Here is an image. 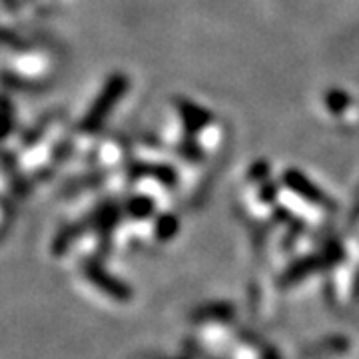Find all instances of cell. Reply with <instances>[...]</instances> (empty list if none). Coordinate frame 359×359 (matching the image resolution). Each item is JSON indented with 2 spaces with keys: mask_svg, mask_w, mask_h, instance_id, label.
Listing matches in <instances>:
<instances>
[{
  "mask_svg": "<svg viewBox=\"0 0 359 359\" xmlns=\"http://www.w3.org/2000/svg\"><path fill=\"white\" fill-rule=\"evenodd\" d=\"M278 192H280V186L278 184H273V182H262L259 184V202H264V204H273L276 202V198H278Z\"/></svg>",
  "mask_w": 359,
  "mask_h": 359,
  "instance_id": "ac0fdd59",
  "label": "cell"
},
{
  "mask_svg": "<svg viewBox=\"0 0 359 359\" xmlns=\"http://www.w3.org/2000/svg\"><path fill=\"white\" fill-rule=\"evenodd\" d=\"M126 90H128V78L124 76L122 72L112 74V76L106 80V84L100 90L98 98L88 108V112L80 120L78 130L82 134H94V132H98L104 126L108 114L114 110L116 104L120 102V98L124 96Z\"/></svg>",
  "mask_w": 359,
  "mask_h": 359,
  "instance_id": "6da1fadb",
  "label": "cell"
},
{
  "mask_svg": "<svg viewBox=\"0 0 359 359\" xmlns=\"http://www.w3.org/2000/svg\"><path fill=\"white\" fill-rule=\"evenodd\" d=\"M128 180L138 182L142 178H156L166 188H174L178 184V172L168 164H154V162H132L128 164Z\"/></svg>",
  "mask_w": 359,
  "mask_h": 359,
  "instance_id": "8992f818",
  "label": "cell"
},
{
  "mask_svg": "<svg viewBox=\"0 0 359 359\" xmlns=\"http://www.w3.org/2000/svg\"><path fill=\"white\" fill-rule=\"evenodd\" d=\"M4 86L13 90H25V92H40L44 90L42 82H34V80H26L20 74H14L8 68L4 70Z\"/></svg>",
  "mask_w": 359,
  "mask_h": 359,
  "instance_id": "9a60e30c",
  "label": "cell"
},
{
  "mask_svg": "<svg viewBox=\"0 0 359 359\" xmlns=\"http://www.w3.org/2000/svg\"><path fill=\"white\" fill-rule=\"evenodd\" d=\"M82 271H84L86 280H88L94 287H98L106 297L114 299L118 304H128V302H132L134 290H132L126 282H122L118 276L110 273L108 269L104 268L100 256L86 257V259L82 262Z\"/></svg>",
  "mask_w": 359,
  "mask_h": 359,
  "instance_id": "7a4b0ae2",
  "label": "cell"
},
{
  "mask_svg": "<svg viewBox=\"0 0 359 359\" xmlns=\"http://www.w3.org/2000/svg\"><path fill=\"white\" fill-rule=\"evenodd\" d=\"M351 349V341L346 335H327L320 341L308 346L304 351H302V358L304 359H320L325 358V355H341V353H347Z\"/></svg>",
  "mask_w": 359,
  "mask_h": 359,
  "instance_id": "52a82bcc",
  "label": "cell"
},
{
  "mask_svg": "<svg viewBox=\"0 0 359 359\" xmlns=\"http://www.w3.org/2000/svg\"><path fill=\"white\" fill-rule=\"evenodd\" d=\"M178 154L182 156L184 160L192 162V164H198V162L204 160V150H202V146H200V144L196 142V138H192V136H186L184 140L180 142Z\"/></svg>",
  "mask_w": 359,
  "mask_h": 359,
  "instance_id": "2e32d148",
  "label": "cell"
},
{
  "mask_svg": "<svg viewBox=\"0 0 359 359\" xmlns=\"http://www.w3.org/2000/svg\"><path fill=\"white\" fill-rule=\"evenodd\" d=\"M124 212L132 219H150L156 214V202L150 196L136 194L124 204Z\"/></svg>",
  "mask_w": 359,
  "mask_h": 359,
  "instance_id": "8fae6325",
  "label": "cell"
},
{
  "mask_svg": "<svg viewBox=\"0 0 359 359\" xmlns=\"http://www.w3.org/2000/svg\"><path fill=\"white\" fill-rule=\"evenodd\" d=\"M176 359H192L190 355H186V358H176Z\"/></svg>",
  "mask_w": 359,
  "mask_h": 359,
  "instance_id": "7402d4cb",
  "label": "cell"
},
{
  "mask_svg": "<svg viewBox=\"0 0 359 359\" xmlns=\"http://www.w3.org/2000/svg\"><path fill=\"white\" fill-rule=\"evenodd\" d=\"M349 104H351V98H349V94L344 92V90L334 88L325 94V106H327V110L332 114L341 116L349 108Z\"/></svg>",
  "mask_w": 359,
  "mask_h": 359,
  "instance_id": "5bb4252c",
  "label": "cell"
},
{
  "mask_svg": "<svg viewBox=\"0 0 359 359\" xmlns=\"http://www.w3.org/2000/svg\"><path fill=\"white\" fill-rule=\"evenodd\" d=\"M180 230V218L172 212L160 214L154 222V236L158 242H170Z\"/></svg>",
  "mask_w": 359,
  "mask_h": 359,
  "instance_id": "7c38bea8",
  "label": "cell"
},
{
  "mask_svg": "<svg viewBox=\"0 0 359 359\" xmlns=\"http://www.w3.org/2000/svg\"><path fill=\"white\" fill-rule=\"evenodd\" d=\"M347 224H349L351 228H355L359 224V186L358 190H355V196H353V205H351V210H349Z\"/></svg>",
  "mask_w": 359,
  "mask_h": 359,
  "instance_id": "ffe728a7",
  "label": "cell"
},
{
  "mask_svg": "<svg viewBox=\"0 0 359 359\" xmlns=\"http://www.w3.org/2000/svg\"><path fill=\"white\" fill-rule=\"evenodd\" d=\"M233 318H236V306L231 302H210L190 313V321L194 323H210V321L230 323Z\"/></svg>",
  "mask_w": 359,
  "mask_h": 359,
  "instance_id": "9c48e42d",
  "label": "cell"
},
{
  "mask_svg": "<svg viewBox=\"0 0 359 359\" xmlns=\"http://www.w3.org/2000/svg\"><path fill=\"white\" fill-rule=\"evenodd\" d=\"M351 299L359 302V268L355 269V276L351 280Z\"/></svg>",
  "mask_w": 359,
  "mask_h": 359,
  "instance_id": "44dd1931",
  "label": "cell"
},
{
  "mask_svg": "<svg viewBox=\"0 0 359 359\" xmlns=\"http://www.w3.org/2000/svg\"><path fill=\"white\" fill-rule=\"evenodd\" d=\"M325 269H330V266H327V259H325V256H323L321 252L308 254V256H302L297 257V259H294L290 266H285V268L280 271V276H278V280H276V285H278L280 290H290V287L302 283L304 280H308L309 276L320 273V271H325Z\"/></svg>",
  "mask_w": 359,
  "mask_h": 359,
  "instance_id": "277c9868",
  "label": "cell"
},
{
  "mask_svg": "<svg viewBox=\"0 0 359 359\" xmlns=\"http://www.w3.org/2000/svg\"><path fill=\"white\" fill-rule=\"evenodd\" d=\"M282 186L287 188L292 194H295L297 198H302L304 202H308V204L318 205V208L330 212V214L337 212V202H335L334 198L327 192H323L316 182H311L304 172H299L295 168H287L283 172Z\"/></svg>",
  "mask_w": 359,
  "mask_h": 359,
  "instance_id": "3957f363",
  "label": "cell"
},
{
  "mask_svg": "<svg viewBox=\"0 0 359 359\" xmlns=\"http://www.w3.org/2000/svg\"><path fill=\"white\" fill-rule=\"evenodd\" d=\"M86 231H90L86 218L76 219V222H70V224L62 226L60 230L56 231V236H54V240H52V245H50L52 256L60 257V256H65V254H68V250H70L78 238H82Z\"/></svg>",
  "mask_w": 359,
  "mask_h": 359,
  "instance_id": "ba28073f",
  "label": "cell"
},
{
  "mask_svg": "<svg viewBox=\"0 0 359 359\" xmlns=\"http://www.w3.org/2000/svg\"><path fill=\"white\" fill-rule=\"evenodd\" d=\"M52 118H54V114H48L44 116V118H40L39 124H34L30 130H26V134L22 136V146L25 148H30V146H34V144H39L40 138L44 136V132H46V128L52 124Z\"/></svg>",
  "mask_w": 359,
  "mask_h": 359,
  "instance_id": "e0dca14e",
  "label": "cell"
},
{
  "mask_svg": "<svg viewBox=\"0 0 359 359\" xmlns=\"http://www.w3.org/2000/svg\"><path fill=\"white\" fill-rule=\"evenodd\" d=\"M321 254H323L325 259H327V266H330V269L341 266L347 257L346 245H344V242H341L339 238H330V240H325V244H323V248H321Z\"/></svg>",
  "mask_w": 359,
  "mask_h": 359,
  "instance_id": "4fadbf2b",
  "label": "cell"
},
{
  "mask_svg": "<svg viewBox=\"0 0 359 359\" xmlns=\"http://www.w3.org/2000/svg\"><path fill=\"white\" fill-rule=\"evenodd\" d=\"M106 176H108V172H104V170H94V172L84 174V176L72 178L70 182H66V186L62 188L60 196H62V198H74L76 194L86 192V190H92V188H98V186H102L104 184Z\"/></svg>",
  "mask_w": 359,
  "mask_h": 359,
  "instance_id": "30bf717a",
  "label": "cell"
},
{
  "mask_svg": "<svg viewBox=\"0 0 359 359\" xmlns=\"http://www.w3.org/2000/svg\"><path fill=\"white\" fill-rule=\"evenodd\" d=\"M174 106L178 108L180 116H182V124H184V130H186V136H192L196 138L198 132H202L205 126L212 124V114L200 108L196 102H190L188 98H174Z\"/></svg>",
  "mask_w": 359,
  "mask_h": 359,
  "instance_id": "5b68a950",
  "label": "cell"
},
{
  "mask_svg": "<svg viewBox=\"0 0 359 359\" xmlns=\"http://www.w3.org/2000/svg\"><path fill=\"white\" fill-rule=\"evenodd\" d=\"M268 172H269V168L266 162H257V164L252 166L250 174H248V178L256 180V182H266V178H268Z\"/></svg>",
  "mask_w": 359,
  "mask_h": 359,
  "instance_id": "d6986e66",
  "label": "cell"
}]
</instances>
